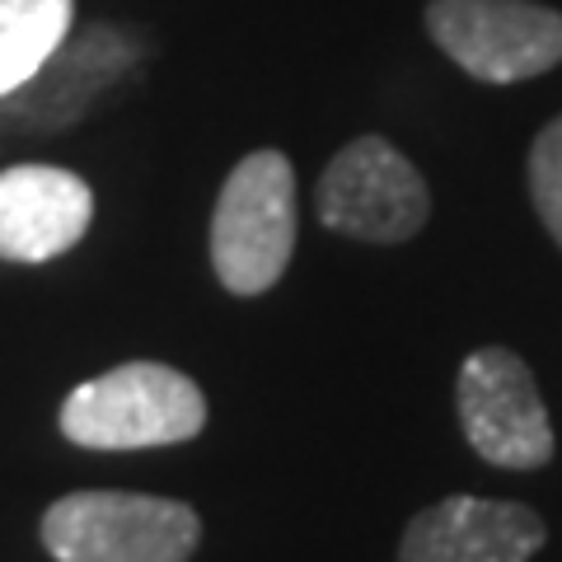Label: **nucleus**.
Instances as JSON below:
<instances>
[{
	"label": "nucleus",
	"instance_id": "obj_1",
	"mask_svg": "<svg viewBox=\"0 0 562 562\" xmlns=\"http://www.w3.org/2000/svg\"><path fill=\"white\" fill-rule=\"evenodd\" d=\"M206 427V398L183 371L127 361L76 384L61 403V436L85 450L183 446Z\"/></svg>",
	"mask_w": 562,
	"mask_h": 562
},
{
	"label": "nucleus",
	"instance_id": "obj_2",
	"mask_svg": "<svg viewBox=\"0 0 562 562\" xmlns=\"http://www.w3.org/2000/svg\"><path fill=\"white\" fill-rule=\"evenodd\" d=\"M295 254V169L281 150H249L211 211V268L231 295L272 291Z\"/></svg>",
	"mask_w": 562,
	"mask_h": 562
},
{
	"label": "nucleus",
	"instance_id": "obj_3",
	"mask_svg": "<svg viewBox=\"0 0 562 562\" xmlns=\"http://www.w3.org/2000/svg\"><path fill=\"white\" fill-rule=\"evenodd\" d=\"M202 520L150 492H66L43 512V549L57 562H188Z\"/></svg>",
	"mask_w": 562,
	"mask_h": 562
},
{
	"label": "nucleus",
	"instance_id": "obj_4",
	"mask_svg": "<svg viewBox=\"0 0 562 562\" xmlns=\"http://www.w3.org/2000/svg\"><path fill=\"white\" fill-rule=\"evenodd\" d=\"M314 206L333 235L361 244H403L427 225L431 192L394 140L357 136L328 160Z\"/></svg>",
	"mask_w": 562,
	"mask_h": 562
},
{
	"label": "nucleus",
	"instance_id": "obj_5",
	"mask_svg": "<svg viewBox=\"0 0 562 562\" xmlns=\"http://www.w3.org/2000/svg\"><path fill=\"white\" fill-rule=\"evenodd\" d=\"M427 33L483 85L535 80L562 61V14L535 0H427Z\"/></svg>",
	"mask_w": 562,
	"mask_h": 562
},
{
	"label": "nucleus",
	"instance_id": "obj_6",
	"mask_svg": "<svg viewBox=\"0 0 562 562\" xmlns=\"http://www.w3.org/2000/svg\"><path fill=\"white\" fill-rule=\"evenodd\" d=\"M460 427L479 460L530 473L553 460V422L543 394L516 351L479 347L454 380Z\"/></svg>",
	"mask_w": 562,
	"mask_h": 562
},
{
	"label": "nucleus",
	"instance_id": "obj_7",
	"mask_svg": "<svg viewBox=\"0 0 562 562\" xmlns=\"http://www.w3.org/2000/svg\"><path fill=\"white\" fill-rule=\"evenodd\" d=\"M543 539L549 525L530 506L454 492L408 520L398 562H530Z\"/></svg>",
	"mask_w": 562,
	"mask_h": 562
},
{
	"label": "nucleus",
	"instance_id": "obj_8",
	"mask_svg": "<svg viewBox=\"0 0 562 562\" xmlns=\"http://www.w3.org/2000/svg\"><path fill=\"white\" fill-rule=\"evenodd\" d=\"M94 221V192L57 165L0 169V258L52 262L70 254Z\"/></svg>",
	"mask_w": 562,
	"mask_h": 562
},
{
	"label": "nucleus",
	"instance_id": "obj_9",
	"mask_svg": "<svg viewBox=\"0 0 562 562\" xmlns=\"http://www.w3.org/2000/svg\"><path fill=\"white\" fill-rule=\"evenodd\" d=\"M76 0H0V94L29 85L66 43Z\"/></svg>",
	"mask_w": 562,
	"mask_h": 562
},
{
	"label": "nucleus",
	"instance_id": "obj_10",
	"mask_svg": "<svg viewBox=\"0 0 562 562\" xmlns=\"http://www.w3.org/2000/svg\"><path fill=\"white\" fill-rule=\"evenodd\" d=\"M530 202L539 211L543 231L562 249V113L535 136L530 146Z\"/></svg>",
	"mask_w": 562,
	"mask_h": 562
}]
</instances>
